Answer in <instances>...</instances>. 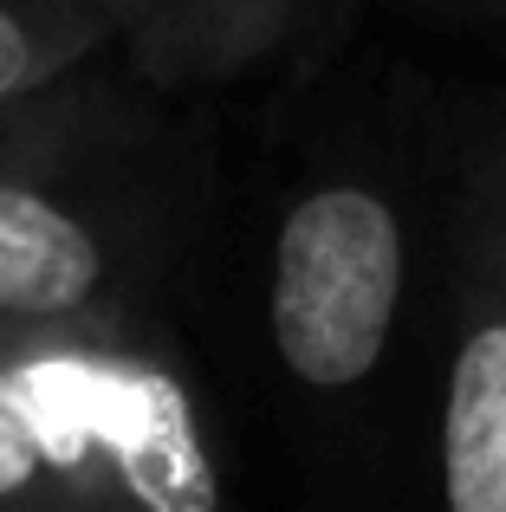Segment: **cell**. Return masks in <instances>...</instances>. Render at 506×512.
Here are the masks:
<instances>
[{
    "label": "cell",
    "instance_id": "2",
    "mask_svg": "<svg viewBox=\"0 0 506 512\" xmlns=\"http://www.w3.org/2000/svg\"><path fill=\"white\" fill-rule=\"evenodd\" d=\"M117 46L0 104V338L117 331L215 208V143Z\"/></svg>",
    "mask_w": 506,
    "mask_h": 512
},
{
    "label": "cell",
    "instance_id": "5",
    "mask_svg": "<svg viewBox=\"0 0 506 512\" xmlns=\"http://www.w3.org/2000/svg\"><path fill=\"white\" fill-rule=\"evenodd\" d=\"M117 46L98 0H0V104Z\"/></svg>",
    "mask_w": 506,
    "mask_h": 512
},
{
    "label": "cell",
    "instance_id": "4",
    "mask_svg": "<svg viewBox=\"0 0 506 512\" xmlns=\"http://www.w3.org/2000/svg\"><path fill=\"white\" fill-rule=\"evenodd\" d=\"M111 39L150 85L221 91L247 72L331 46L357 0H98Z\"/></svg>",
    "mask_w": 506,
    "mask_h": 512
},
{
    "label": "cell",
    "instance_id": "1",
    "mask_svg": "<svg viewBox=\"0 0 506 512\" xmlns=\"http://www.w3.org/2000/svg\"><path fill=\"white\" fill-rule=\"evenodd\" d=\"M455 156L448 117L318 150L266 234V363L299 415L331 435H383L422 415L448 312Z\"/></svg>",
    "mask_w": 506,
    "mask_h": 512
},
{
    "label": "cell",
    "instance_id": "3",
    "mask_svg": "<svg viewBox=\"0 0 506 512\" xmlns=\"http://www.w3.org/2000/svg\"><path fill=\"white\" fill-rule=\"evenodd\" d=\"M448 117V111H442ZM455 234L435 370V500L448 512H506V182L448 130Z\"/></svg>",
    "mask_w": 506,
    "mask_h": 512
},
{
    "label": "cell",
    "instance_id": "7",
    "mask_svg": "<svg viewBox=\"0 0 506 512\" xmlns=\"http://www.w3.org/2000/svg\"><path fill=\"white\" fill-rule=\"evenodd\" d=\"M448 111V130H455V143L474 156L481 169H494L506 182V85L494 91H468V98L442 104Z\"/></svg>",
    "mask_w": 506,
    "mask_h": 512
},
{
    "label": "cell",
    "instance_id": "6",
    "mask_svg": "<svg viewBox=\"0 0 506 512\" xmlns=\"http://www.w3.org/2000/svg\"><path fill=\"white\" fill-rule=\"evenodd\" d=\"M13 500H78V487L52 448V428L39 415L20 350L0 344V506Z\"/></svg>",
    "mask_w": 506,
    "mask_h": 512
},
{
    "label": "cell",
    "instance_id": "8",
    "mask_svg": "<svg viewBox=\"0 0 506 512\" xmlns=\"http://www.w3.org/2000/svg\"><path fill=\"white\" fill-rule=\"evenodd\" d=\"M403 13H422V20H442V26H481V0H390Z\"/></svg>",
    "mask_w": 506,
    "mask_h": 512
},
{
    "label": "cell",
    "instance_id": "9",
    "mask_svg": "<svg viewBox=\"0 0 506 512\" xmlns=\"http://www.w3.org/2000/svg\"><path fill=\"white\" fill-rule=\"evenodd\" d=\"M481 26H487V33H500V39H506V0H481Z\"/></svg>",
    "mask_w": 506,
    "mask_h": 512
}]
</instances>
